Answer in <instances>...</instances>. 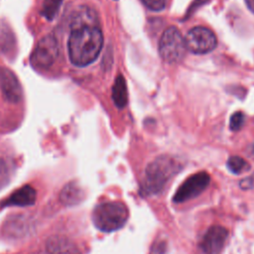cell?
Here are the masks:
<instances>
[{
    "label": "cell",
    "instance_id": "1",
    "mask_svg": "<svg viewBox=\"0 0 254 254\" xmlns=\"http://www.w3.org/2000/svg\"><path fill=\"white\" fill-rule=\"evenodd\" d=\"M103 46V34L99 26L73 28L67 40V54L75 66H86L99 56Z\"/></svg>",
    "mask_w": 254,
    "mask_h": 254
},
{
    "label": "cell",
    "instance_id": "2",
    "mask_svg": "<svg viewBox=\"0 0 254 254\" xmlns=\"http://www.w3.org/2000/svg\"><path fill=\"white\" fill-rule=\"evenodd\" d=\"M179 160L169 156L162 155L152 161L145 170L144 178L140 186V194L143 196H152L160 193L168 182L182 170Z\"/></svg>",
    "mask_w": 254,
    "mask_h": 254
},
{
    "label": "cell",
    "instance_id": "3",
    "mask_svg": "<svg viewBox=\"0 0 254 254\" xmlns=\"http://www.w3.org/2000/svg\"><path fill=\"white\" fill-rule=\"evenodd\" d=\"M129 210L125 203L117 200L97 204L92 211L94 226L103 232H112L123 227L128 220Z\"/></svg>",
    "mask_w": 254,
    "mask_h": 254
},
{
    "label": "cell",
    "instance_id": "4",
    "mask_svg": "<svg viewBox=\"0 0 254 254\" xmlns=\"http://www.w3.org/2000/svg\"><path fill=\"white\" fill-rule=\"evenodd\" d=\"M185 38L176 27L167 28L159 41V54L168 64H178L186 56Z\"/></svg>",
    "mask_w": 254,
    "mask_h": 254
},
{
    "label": "cell",
    "instance_id": "5",
    "mask_svg": "<svg viewBox=\"0 0 254 254\" xmlns=\"http://www.w3.org/2000/svg\"><path fill=\"white\" fill-rule=\"evenodd\" d=\"M185 42L187 50L196 55L210 53L217 46V40L214 33L201 26L190 29L185 37Z\"/></svg>",
    "mask_w": 254,
    "mask_h": 254
},
{
    "label": "cell",
    "instance_id": "6",
    "mask_svg": "<svg viewBox=\"0 0 254 254\" xmlns=\"http://www.w3.org/2000/svg\"><path fill=\"white\" fill-rule=\"evenodd\" d=\"M59 55V44L57 38L50 34L44 36L35 47L31 55V64L34 67L49 68L52 66Z\"/></svg>",
    "mask_w": 254,
    "mask_h": 254
},
{
    "label": "cell",
    "instance_id": "7",
    "mask_svg": "<svg viewBox=\"0 0 254 254\" xmlns=\"http://www.w3.org/2000/svg\"><path fill=\"white\" fill-rule=\"evenodd\" d=\"M210 177L206 172H198L190 176L177 189L173 200L184 202L199 195L209 185Z\"/></svg>",
    "mask_w": 254,
    "mask_h": 254
},
{
    "label": "cell",
    "instance_id": "8",
    "mask_svg": "<svg viewBox=\"0 0 254 254\" xmlns=\"http://www.w3.org/2000/svg\"><path fill=\"white\" fill-rule=\"evenodd\" d=\"M228 231L220 225L209 227L203 234L199 247L204 254H221L224 249Z\"/></svg>",
    "mask_w": 254,
    "mask_h": 254
},
{
    "label": "cell",
    "instance_id": "9",
    "mask_svg": "<svg viewBox=\"0 0 254 254\" xmlns=\"http://www.w3.org/2000/svg\"><path fill=\"white\" fill-rule=\"evenodd\" d=\"M0 89L4 99L10 103H18L23 98L22 85L17 75L5 66H0Z\"/></svg>",
    "mask_w": 254,
    "mask_h": 254
},
{
    "label": "cell",
    "instance_id": "10",
    "mask_svg": "<svg viewBox=\"0 0 254 254\" xmlns=\"http://www.w3.org/2000/svg\"><path fill=\"white\" fill-rule=\"evenodd\" d=\"M37 193L34 188L29 185L23 186L13 191L3 202L2 206H29L36 201Z\"/></svg>",
    "mask_w": 254,
    "mask_h": 254
},
{
    "label": "cell",
    "instance_id": "11",
    "mask_svg": "<svg viewBox=\"0 0 254 254\" xmlns=\"http://www.w3.org/2000/svg\"><path fill=\"white\" fill-rule=\"evenodd\" d=\"M49 254H80L76 245L66 237L53 236L47 241Z\"/></svg>",
    "mask_w": 254,
    "mask_h": 254
},
{
    "label": "cell",
    "instance_id": "12",
    "mask_svg": "<svg viewBox=\"0 0 254 254\" xmlns=\"http://www.w3.org/2000/svg\"><path fill=\"white\" fill-rule=\"evenodd\" d=\"M91 25L99 26L98 17L94 10L88 6H80L76 11H74L70 22V29Z\"/></svg>",
    "mask_w": 254,
    "mask_h": 254
},
{
    "label": "cell",
    "instance_id": "13",
    "mask_svg": "<svg viewBox=\"0 0 254 254\" xmlns=\"http://www.w3.org/2000/svg\"><path fill=\"white\" fill-rule=\"evenodd\" d=\"M112 99L118 108H124L128 102V90L126 80L123 75L119 74L112 86Z\"/></svg>",
    "mask_w": 254,
    "mask_h": 254
},
{
    "label": "cell",
    "instance_id": "14",
    "mask_svg": "<svg viewBox=\"0 0 254 254\" xmlns=\"http://www.w3.org/2000/svg\"><path fill=\"white\" fill-rule=\"evenodd\" d=\"M60 199L65 205H74L83 199V191L76 184L69 183L62 190Z\"/></svg>",
    "mask_w": 254,
    "mask_h": 254
},
{
    "label": "cell",
    "instance_id": "15",
    "mask_svg": "<svg viewBox=\"0 0 254 254\" xmlns=\"http://www.w3.org/2000/svg\"><path fill=\"white\" fill-rule=\"evenodd\" d=\"M227 169L234 175H240L250 170V165L239 156H231L226 163Z\"/></svg>",
    "mask_w": 254,
    "mask_h": 254
},
{
    "label": "cell",
    "instance_id": "16",
    "mask_svg": "<svg viewBox=\"0 0 254 254\" xmlns=\"http://www.w3.org/2000/svg\"><path fill=\"white\" fill-rule=\"evenodd\" d=\"M64 0H44L41 9V15L49 21H52L58 14Z\"/></svg>",
    "mask_w": 254,
    "mask_h": 254
},
{
    "label": "cell",
    "instance_id": "17",
    "mask_svg": "<svg viewBox=\"0 0 254 254\" xmlns=\"http://www.w3.org/2000/svg\"><path fill=\"white\" fill-rule=\"evenodd\" d=\"M244 123V114L241 111H236L234 112L231 117H230V121H229V127L230 130L232 131H238L241 129V127L243 126Z\"/></svg>",
    "mask_w": 254,
    "mask_h": 254
},
{
    "label": "cell",
    "instance_id": "18",
    "mask_svg": "<svg viewBox=\"0 0 254 254\" xmlns=\"http://www.w3.org/2000/svg\"><path fill=\"white\" fill-rule=\"evenodd\" d=\"M140 2L151 11L160 12L165 9L167 0H140Z\"/></svg>",
    "mask_w": 254,
    "mask_h": 254
},
{
    "label": "cell",
    "instance_id": "19",
    "mask_svg": "<svg viewBox=\"0 0 254 254\" xmlns=\"http://www.w3.org/2000/svg\"><path fill=\"white\" fill-rule=\"evenodd\" d=\"M239 187H240L242 190H250V189H253V188H254V173H253L251 176H249V177H247V178L241 180L240 183H239Z\"/></svg>",
    "mask_w": 254,
    "mask_h": 254
},
{
    "label": "cell",
    "instance_id": "20",
    "mask_svg": "<svg viewBox=\"0 0 254 254\" xmlns=\"http://www.w3.org/2000/svg\"><path fill=\"white\" fill-rule=\"evenodd\" d=\"M248 9L254 14V0H244Z\"/></svg>",
    "mask_w": 254,
    "mask_h": 254
}]
</instances>
